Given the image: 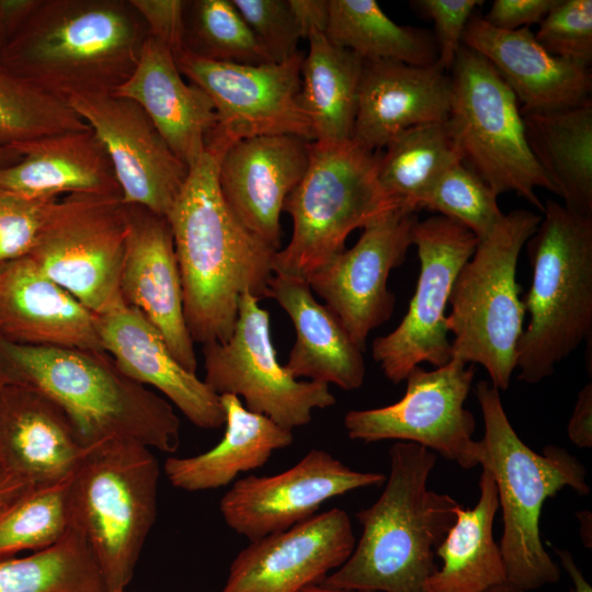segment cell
Masks as SVG:
<instances>
[{
  "label": "cell",
  "instance_id": "obj_34",
  "mask_svg": "<svg viewBox=\"0 0 592 592\" xmlns=\"http://www.w3.org/2000/svg\"><path fill=\"white\" fill-rule=\"evenodd\" d=\"M325 35L363 60L431 66L437 60L434 34L392 21L375 0H329Z\"/></svg>",
  "mask_w": 592,
  "mask_h": 592
},
{
  "label": "cell",
  "instance_id": "obj_32",
  "mask_svg": "<svg viewBox=\"0 0 592 592\" xmlns=\"http://www.w3.org/2000/svg\"><path fill=\"white\" fill-rule=\"evenodd\" d=\"M522 116L528 147L563 205L592 216V100Z\"/></svg>",
  "mask_w": 592,
  "mask_h": 592
},
{
  "label": "cell",
  "instance_id": "obj_19",
  "mask_svg": "<svg viewBox=\"0 0 592 592\" xmlns=\"http://www.w3.org/2000/svg\"><path fill=\"white\" fill-rule=\"evenodd\" d=\"M354 546L349 514L333 508L250 540L232 560L219 592H299L341 567Z\"/></svg>",
  "mask_w": 592,
  "mask_h": 592
},
{
  "label": "cell",
  "instance_id": "obj_41",
  "mask_svg": "<svg viewBox=\"0 0 592 592\" xmlns=\"http://www.w3.org/2000/svg\"><path fill=\"white\" fill-rule=\"evenodd\" d=\"M550 55L584 67L592 61V1L558 0L534 33Z\"/></svg>",
  "mask_w": 592,
  "mask_h": 592
},
{
  "label": "cell",
  "instance_id": "obj_11",
  "mask_svg": "<svg viewBox=\"0 0 592 592\" xmlns=\"http://www.w3.org/2000/svg\"><path fill=\"white\" fill-rule=\"evenodd\" d=\"M126 237L121 194H69L56 201L27 257L87 309L103 315L126 305L121 292Z\"/></svg>",
  "mask_w": 592,
  "mask_h": 592
},
{
  "label": "cell",
  "instance_id": "obj_31",
  "mask_svg": "<svg viewBox=\"0 0 592 592\" xmlns=\"http://www.w3.org/2000/svg\"><path fill=\"white\" fill-rule=\"evenodd\" d=\"M479 490L474 508L455 509V522L435 550L443 565L426 579L425 592H487L506 583L503 557L493 537L498 491L486 469Z\"/></svg>",
  "mask_w": 592,
  "mask_h": 592
},
{
  "label": "cell",
  "instance_id": "obj_45",
  "mask_svg": "<svg viewBox=\"0 0 592 592\" xmlns=\"http://www.w3.org/2000/svg\"><path fill=\"white\" fill-rule=\"evenodd\" d=\"M144 20L149 36L166 45L173 56L185 50L184 13L182 0H129Z\"/></svg>",
  "mask_w": 592,
  "mask_h": 592
},
{
  "label": "cell",
  "instance_id": "obj_54",
  "mask_svg": "<svg viewBox=\"0 0 592 592\" xmlns=\"http://www.w3.org/2000/svg\"><path fill=\"white\" fill-rule=\"evenodd\" d=\"M299 592H357L352 590H344V589H335L322 585L320 583L317 584H310L301 589Z\"/></svg>",
  "mask_w": 592,
  "mask_h": 592
},
{
  "label": "cell",
  "instance_id": "obj_55",
  "mask_svg": "<svg viewBox=\"0 0 592 592\" xmlns=\"http://www.w3.org/2000/svg\"><path fill=\"white\" fill-rule=\"evenodd\" d=\"M487 592H522V591L514 588V587H512L509 583H504V584L498 585L496 588H492Z\"/></svg>",
  "mask_w": 592,
  "mask_h": 592
},
{
  "label": "cell",
  "instance_id": "obj_16",
  "mask_svg": "<svg viewBox=\"0 0 592 592\" xmlns=\"http://www.w3.org/2000/svg\"><path fill=\"white\" fill-rule=\"evenodd\" d=\"M415 210L396 206L363 227L357 242L312 272L307 282L364 351L371 331L391 317L396 297L388 289L391 270L412 244Z\"/></svg>",
  "mask_w": 592,
  "mask_h": 592
},
{
  "label": "cell",
  "instance_id": "obj_28",
  "mask_svg": "<svg viewBox=\"0 0 592 592\" xmlns=\"http://www.w3.org/2000/svg\"><path fill=\"white\" fill-rule=\"evenodd\" d=\"M22 157L0 169V189L33 198L121 194L111 160L89 127L47 135L13 148Z\"/></svg>",
  "mask_w": 592,
  "mask_h": 592
},
{
  "label": "cell",
  "instance_id": "obj_4",
  "mask_svg": "<svg viewBox=\"0 0 592 592\" xmlns=\"http://www.w3.org/2000/svg\"><path fill=\"white\" fill-rule=\"evenodd\" d=\"M436 454L410 442L389 449L390 469L379 498L356 513L362 535L348 560L320 584L357 592H425L437 569L435 550L459 503L428 487Z\"/></svg>",
  "mask_w": 592,
  "mask_h": 592
},
{
  "label": "cell",
  "instance_id": "obj_7",
  "mask_svg": "<svg viewBox=\"0 0 592 592\" xmlns=\"http://www.w3.org/2000/svg\"><path fill=\"white\" fill-rule=\"evenodd\" d=\"M160 468L150 448L112 439L89 447L69 485L70 523L90 546L109 592L130 582L157 517Z\"/></svg>",
  "mask_w": 592,
  "mask_h": 592
},
{
  "label": "cell",
  "instance_id": "obj_22",
  "mask_svg": "<svg viewBox=\"0 0 592 592\" xmlns=\"http://www.w3.org/2000/svg\"><path fill=\"white\" fill-rule=\"evenodd\" d=\"M462 45L493 66L516 96L522 115L574 107L591 99V68L550 55L530 27L504 31L473 14Z\"/></svg>",
  "mask_w": 592,
  "mask_h": 592
},
{
  "label": "cell",
  "instance_id": "obj_17",
  "mask_svg": "<svg viewBox=\"0 0 592 592\" xmlns=\"http://www.w3.org/2000/svg\"><path fill=\"white\" fill-rule=\"evenodd\" d=\"M385 481L380 473L351 469L329 452L312 448L282 473L237 480L219 510L234 532L254 540L310 519L334 497Z\"/></svg>",
  "mask_w": 592,
  "mask_h": 592
},
{
  "label": "cell",
  "instance_id": "obj_35",
  "mask_svg": "<svg viewBox=\"0 0 592 592\" xmlns=\"http://www.w3.org/2000/svg\"><path fill=\"white\" fill-rule=\"evenodd\" d=\"M445 122L410 127L394 137L382 151L378 181L396 204L417 212L421 198L437 178L462 161Z\"/></svg>",
  "mask_w": 592,
  "mask_h": 592
},
{
  "label": "cell",
  "instance_id": "obj_53",
  "mask_svg": "<svg viewBox=\"0 0 592 592\" xmlns=\"http://www.w3.org/2000/svg\"><path fill=\"white\" fill-rule=\"evenodd\" d=\"M578 519L580 520L581 530V536L585 543L587 546L591 547V539H589L587 533L588 528L591 530V522L588 524V521L591 520V514L588 511H582L578 513Z\"/></svg>",
  "mask_w": 592,
  "mask_h": 592
},
{
  "label": "cell",
  "instance_id": "obj_37",
  "mask_svg": "<svg viewBox=\"0 0 592 592\" xmlns=\"http://www.w3.org/2000/svg\"><path fill=\"white\" fill-rule=\"evenodd\" d=\"M70 479L32 486L0 510V560L45 549L66 534Z\"/></svg>",
  "mask_w": 592,
  "mask_h": 592
},
{
  "label": "cell",
  "instance_id": "obj_30",
  "mask_svg": "<svg viewBox=\"0 0 592 592\" xmlns=\"http://www.w3.org/2000/svg\"><path fill=\"white\" fill-rule=\"evenodd\" d=\"M225 433L209 451L190 457L170 456L164 473L175 488L195 492L229 485L240 473L262 467L272 454L288 447L294 435L266 415L248 410L235 395H221Z\"/></svg>",
  "mask_w": 592,
  "mask_h": 592
},
{
  "label": "cell",
  "instance_id": "obj_42",
  "mask_svg": "<svg viewBox=\"0 0 592 592\" xmlns=\"http://www.w3.org/2000/svg\"><path fill=\"white\" fill-rule=\"evenodd\" d=\"M57 200L33 198L0 189V263L32 251Z\"/></svg>",
  "mask_w": 592,
  "mask_h": 592
},
{
  "label": "cell",
  "instance_id": "obj_48",
  "mask_svg": "<svg viewBox=\"0 0 592 592\" xmlns=\"http://www.w3.org/2000/svg\"><path fill=\"white\" fill-rule=\"evenodd\" d=\"M291 9L298 24L301 38L316 33H325L328 15L329 0H288Z\"/></svg>",
  "mask_w": 592,
  "mask_h": 592
},
{
  "label": "cell",
  "instance_id": "obj_47",
  "mask_svg": "<svg viewBox=\"0 0 592 592\" xmlns=\"http://www.w3.org/2000/svg\"><path fill=\"white\" fill-rule=\"evenodd\" d=\"M568 436L578 447L592 446V384H587L578 399L568 423Z\"/></svg>",
  "mask_w": 592,
  "mask_h": 592
},
{
  "label": "cell",
  "instance_id": "obj_33",
  "mask_svg": "<svg viewBox=\"0 0 592 592\" xmlns=\"http://www.w3.org/2000/svg\"><path fill=\"white\" fill-rule=\"evenodd\" d=\"M309 50L300 69V104L314 130V141L352 138L363 59L331 43L325 33L307 37Z\"/></svg>",
  "mask_w": 592,
  "mask_h": 592
},
{
  "label": "cell",
  "instance_id": "obj_43",
  "mask_svg": "<svg viewBox=\"0 0 592 592\" xmlns=\"http://www.w3.org/2000/svg\"><path fill=\"white\" fill-rule=\"evenodd\" d=\"M272 62L294 56L301 34L288 0H231Z\"/></svg>",
  "mask_w": 592,
  "mask_h": 592
},
{
  "label": "cell",
  "instance_id": "obj_29",
  "mask_svg": "<svg viewBox=\"0 0 592 592\" xmlns=\"http://www.w3.org/2000/svg\"><path fill=\"white\" fill-rule=\"evenodd\" d=\"M266 297L285 310L296 340L285 367L295 378L333 384L350 391L364 383L363 351L326 306L319 304L306 280L273 274Z\"/></svg>",
  "mask_w": 592,
  "mask_h": 592
},
{
  "label": "cell",
  "instance_id": "obj_52",
  "mask_svg": "<svg viewBox=\"0 0 592 592\" xmlns=\"http://www.w3.org/2000/svg\"><path fill=\"white\" fill-rule=\"evenodd\" d=\"M21 157L14 149L0 147V169L18 162Z\"/></svg>",
  "mask_w": 592,
  "mask_h": 592
},
{
  "label": "cell",
  "instance_id": "obj_5",
  "mask_svg": "<svg viewBox=\"0 0 592 592\" xmlns=\"http://www.w3.org/2000/svg\"><path fill=\"white\" fill-rule=\"evenodd\" d=\"M475 392L485 423L478 463L492 476L498 491L506 583L522 592L556 583L560 568L540 538L542 510L565 487L588 494L585 468L562 447L547 445L538 454L524 444L506 417L500 390L490 383L478 382Z\"/></svg>",
  "mask_w": 592,
  "mask_h": 592
},
{
  "label": "cell",
  "instance_id": "obj_10",
  "mask_svg": "<svg viewBox=\"0 0 592 592\" xmlns=\"http://www.w3.org/2000/svg\"><path fill=\"white\" fill-rule=\"evenodd\" d=\"M446 126L462 162L498 195L514 192L542 213L537 187L557 190L535 160L520 103L493 66L462 45L449 70Z\"/></svg>",
  "mask_w": 592,
  "mask_h": 592
},
{
  "label": "cell",
  "instance_id": "obj_1",
  "mask_svg": "<svg viewBox=\"0 0 592 592\" xmlns=\"http://www.w3.org/2000/svg\"><path fill=\"white\" fill-rule=\"evenodd\" d=\"M225 150L207 143L189 169L167 218L180 271L183 310L194 342H224L232 333L247 291L262 299L277 252L232 214L218 185Z\"/></svg>",
  "mask_w": 592,
  "mask_h": 592
},
{
  "label": "cell",
  "instance_id": "obj_21",
  "mask_svg": "<svg viewBox=\"0 0 592 592\" xmlns=\"http://www.w3.org/2000/svg\"><path fill=\"white\" fill-rule=\"evenodd\" d=\"M310 141L294 135H266L229 146L218 163V185L237 219L278 251L281 213L304 177Z\"/></svg>",
  "mask_w": 592,
  "mask_h": 592
},
{
  "label": "cell",
  "instance_id": "obj_6",
  "mask_svg": "<svg viewBox=\"0 0 592 592\" xmlns=\"http://www.w3.org/2000/svg\"><path fill=\"white\" fill-rule=\"evenodd\" d=\"M532 284L522 298L530 320L516 348L519 379L550 376L592 333V216L547 200L526 242Z\"/></svg>",
  "mask_w": 592,
  "mask_h": 592
},
{
  "label": "cell",
  "instance_id": "obj_13",
  "mask_svg": "<svg viewBox=\"0 0 592 592\" xmlns=\"http://www.w3.org/2000/svg\"><path fill=\"white\" fill-rule=\"evenodd\" d=\"M412 244L418 249L420 273L407 314L396 329L372 344L374 361L392 384L405 380L421 363L437 368L453 358L446 306L478 238L462 224L434 215L415 223Z\"/></svg>",
  "mask_w": 592,
  "mask_h": 592
},
{
  "label": "cell",
  "instance_id": "obj_2",
  "mask_svg": "<svg viewBox=\"0 0 592 592\" xmlns=\"http://www.w3.org/2000/svg\"><path fill=\"white\" fill-rule=\"evenodd\" d=\"M148 36L129 0H39L0 62L65 101L115 93L134 72Z\"/></svg>",
  "mask_w": 592,
  "mask_h": 592
},
{
  "label": "cell",
  "instance_id": "obj_40",
  "mask_svg": "<svg viewBox=\"0 0 592 592\" xmlns=\"http://www.w3.org/2000/svg\"><path fill=\"white\" fill-rule=\"evenodd\" d=\"M498 194L462 161L446 169L428 190L419 209H428L468 228L478 240L503 217Z\"/></svg>",
  "mask_w": 592,
  "mask_h": 592
},
{
  "label": "cell",
  "instance_id": "obj_15",
  "mask_svg": "<svg viewBox=\"0 0 592 592\" xmlns=\"http://www.w3.org/2000/svg\"><path fill=\"white\" fill-rule=\"evenodd\" d=\"M174 60L191 83L213 102L217 126L208 139L226 148L241 139L294 135L314 141V130L300 104L304 54L283 62L240 65L200 58L183 50Z\"/></svg>",
  "mask_w": 592,
  "mask_h": 592
},
{
  "label": "cell",
  "instance_id": "obj_23",
  "mask_svg": "<svg viewBox=\"0 0 592 592\" xmlns=\"http://www.w3.org/2000/svg\"><path fill=\"white\" fill-rule=\"evenodd\" d=\"M452 100L449 72L435 64L412 66L363 60L352 140L382 151L401 132L445 122Z\"/></svg>",
  "mask_w": 592,
  "mask_h": 592
},
{
  "label": "cell",
  "instance_id": "obj_3",
  "mask_svg": "<svg viewBox=\"0 0 592 592\" xmlns=\"http://www.w3.org/2000/svg\"><path fill=\"white\" fill-rule=\"evenodd\" d=\"M0 385L24 386L53 400L86 447L125 439L169 454L179 448L181 423L171 403L126 376L104 350L0 339Z\"/></svg>",
  "mask_w": 592,
  "mask_h": 592
},
{
  "label": "cell",
  "instance_id": "obj_36",
  "mask_svg": "<svg viewBox=\"0 0 592 592\" xmlns=\"http://www.w3.org/2000/svg\"><path fill=\"white\" fill-rule=\"evenodd\" d=\"M0 592H109L96 559L70 523L52 546L0 560Z\"/></svg>",
  "mask_w": 592,
  "mask_h": 592
},
{
  "label": "cell",
  "instance_id": "obj_9",
  "mask_svg": "<svg viewBox=\"0 0 592 592\" xmlns=\"http://www.w3.org/2000/svg\"><path fill=\"white\" fill-rule=\"evenodd\" d=\"M380 155L352 139L310 141L307 170L284 203L293 234L287 247L275 253L274 274L307 281L345 250V240L354 229L400 206L379 184Z\"/></svg>",
  "mask_w": 592,
  "mask_h": 592
},
{
  "label": "cell",
  "instance_id": "obj_39",
  "mask_svg": "<svg viewBox=\"0 0 592 592\" xmlns=\"http://www.w3.org/2000/svg\"><path fill=\"white\" fill-rule=\"evenodd\" d=\"M185 50L200 58L240 65L272 62L231 0L185 2Z\"/></svg>",
  "mask_w": 592,
  "mask_h": 592
},
{
  "label": "cell",
  "instance_id": "obj_27",
  "mask_svg": "<svg viewBox=\"0 0 592 592\" xmlns=\"http://www.w3.org/2000/svg\"><path fill=\"white\" fill-rule=\"evenodd\" d=\"M149 116L173 153L190 169L217 126L215 106L197 86L183 80L171 50L148 36L138 64L116 91Z\"/></svg>",
  "mask_w": 592,
  "mask_h": 592
},
{
  "label": "cell",
  "instance_id": "obj_14",
  "mask_svg": "<svg viewBox=\"0 0 592 592\" xmlns=\"http://www.w3.org/2000/svg\"><path fill=\"white\" fill-rule=\"evenodd\" d=\"M475 373L473 364L456 358L433 371L413 367L405 379L407 388L401 399L345 414L349 437L364 443H415L464 469L478 466L479 442L473 437L476 420L465 408Z\"/></svg>",
  "mask_w": 592,
  "mask_h": 592
},
{
  "label": "cell",
  "instance_id": "obj_49",
  "mask_svg": "<svg viewBox=\"0 0 592 592\" xmlns=\"http://www.w3.org/2000/svg\"><path fill=\"white\" fill-rule=\"evenodd\" d=\"M38 2L39 0H0V53Z\"/></svg>",
  "mask_w": 592,
  "mask_h": 592
},
{
  "label": "cell",
  "instance_id": "obj_38",
  "mask_svg": "<svg viewBox=\"0 0 592 592\" xmlns=\"http://www.w3.org/2000/svg\"><path fill=\"white\" fill-rule=\"evenodd\" d=\"M87 128L89 125L67 101L20 78L0 62V147L13 149L47 135Z\"/></svg>",
  "mask_w": 592,
  "mask_h": 592
},
{
  "label": "cell",
  "instance_id": "obj_46",
  "mask_svg": "<svg viewBox=\"0 0 592 592\" xmlns=\"http://www.w3.org/2000/svg\"><path fill=\"white\" fill-rule=\"evenodd\" d=\"M558 0H494L483 19L492 26L515 31L538 24Z\"/></svg>",
  "mask_w": 592,
  "mask_h": 592
},
{
  "label": "cell",
  "instance_id": "obj_51",
  "mask_svg": "<svg viewBox=\"0 0 592 592\" xmlns=\"http://www.w3.org/2000/svg\"><path fill=\"white\" fill-rule=\"evenodd\" d=\"M31 487L25 480L0 469V510Z\"/></svg>",
  "mask_w": 592,
  "mask_h": 592
},
{
  "label": "cell",
  "instance_id": "obj_25",
  "mask_svg": "<svg viewBox=\"0 0 592 592\" xmlns=\"http://www.w3.org/2000/svg\"><path fill=\"white\" fill-rule=\"evenodd\" d=\"M89 447L68 415L43 394L0 385V469L32 486L71 477Z\"/></svg>",
  "mask_w": 592,
  "mask_h": 592
},
{
  "label": "cell",
  "instance_id": "obj_26",
  "mask_svg": "<svg viewBox=\"0 0 592 592\" xmlns=\"http://www.w3.org/2000/svg\"><path fill=\"white\" fill-rule=\"evenodd\" d=\"M0 339L18 345L103 350L96 315L27 255L0 263Z\"/></svg>",
  "mask_w": 592,
  "mask_h": 592
},
{
  "label": "cell",
  "instance_id": "obj_50",
  "mask_svg": "<svg viewBox=\"0 0 592 592\" xmlns=\"http://www.w3.org/2000/svg\"><path fill=\"white\" fill-rule=\"evenodd\" d=\"M562 568L572 581L570 592H592L590 583L587 581L581 570L577 566L572 555L566 549L554 548Z\"/></svg>",
  "mask_w": 592,
  "mask_h": 592
},
{
  "label": "cell",
  "instance_id": "obj_56",
  "mask_svg": "<svg viewBox=\"0 0 592 592\" xmlns=\"http://www.w3.org/2000/svg\"><path fill=\"white\" fill-rule=\"evenodd\" d=\"M116 592H127L126 590H122V591H116Z\"/></svg>",
  "mask_w": 592,
  "mask_h": 592
},
{
  "label": "cell",
  "instance_id": "obj_44",
  "mask_svg": "<svg viewBox=\"0 0 592 592\" xmlns=\"http://www.w3.org/2000/svg\"><path fill=\"white\" fill-rule=\"evenodd\" d=\"M411 5L434 23L436 65L449 72L462 46L465 27L481 0H417Z\"/></svg>",
  "mask_w": 592,
  "mask_h": 592
},
{
  "label": "cell",
  "instance_id": "obj_12",
  "mask_svg": "<svg viewBox=\"0 0 592 592\" xmlns=\"http://www.w3.org/2000/svg\"><path fill=\"white\" fill-rule=\"evenodd\" d=\"M259 300L244 292L229 339L203 345V380L218 396L243 397L248 410L293 430L308 424L312 410L333 406L335 397L329 385L298 380L278 362L270 314Z\"/></svg>",
  "mask_w": 592,
  "mask_h": 592
},
{
  "label": "cell",
  "instance_id": "obj_20",
  "mask_svg": "<svg viewBox=\"0 0 592 592\" xmlns=\"http://www.w3.org/2000/svg\"><path fill=\"white\" fill-rule=\"evenodd\" d=\"M126 205L127 237L121 274L126 305L158 330L174 358L196 373L194 341L189 332L172 230L167 217Z\"/></svg>",
  "mask_w": 592,
  "mask_h": 592
},
{
  "label": "cell",
  "instance_id": "obj_18",
  "mask_svg": "<svg viewBox=\"0 0 592 592\" xmlns=\"http://www.w3.org/2000/svg\"><path fill=\"white\" fill-rule=\"evenodd\" d=\"M68 104L102 143L125 204L167 217L189 174L145 111L109 94L72 96Z\"/></svg>",
  "mask_w": 592,
  "mask_h": 592
},
{
  "label": "cell",
  "instance_id": "obj_8",
  "mask_svg": "<svg viewBox=\"0 0 592 592\" xmlns=\"http://www.w3.org/2000/svg\"><path fill=\"white\" fill-rule=\"evenodd\" d=\"M542 215L527 209L504 214L478 244L454 282L446 316L452 356L482 365L491 385L506 390L515 369L525 316L516 281L519 255Z\"/></svg>",
  "mask_w": 592,
  "mask_h": 592
},
{
  "label": "cell",
  "instance_id": "obj_24",
  "mask_svg": "<svg viewBox=\"0 0 592 592\" xmlns=\"http://www.w3.org/2000/svg\"><path fill=\"white\" fill-rule=\"evenodd\" d=\"M102 349L130 379L163 394L194 425L225 424L220 397L172 355L158 330L137 309L124 305L96 315Z\"/></svg>",
  "mask_w": 592,
  "mask_h": 592
}]
</instances>
